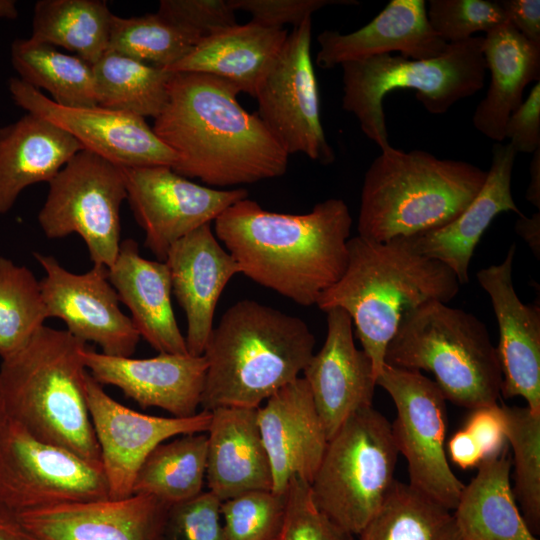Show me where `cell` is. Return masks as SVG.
<instances>
[{
  "mask_svg": "<svg viewBox=\"0 0 540 540\" xmlns=\"http://www.w3.org/2000/svg\"><path fill=\"white\" fill-rule=\"evenodd\" d=\"M232 83L201 73H172L152 129L177 156L172 169L218 189L273 179L289 155L257 112L238 102Z\"/></svg>",
  "mask_w": 540,
  "mask_h": 540,
  "instance_id": "cell-1",
  "label": "cell"
},
{
  "mask_svg": "<svg viewBox=\"0 0 540 540\" xmlns=\"http://www.w3.org/2000/svg\"><path fill=\"white\" fill-rule=\"evenodd\" d=\"M213 223L215 236L242 274L302 306L316 305L348 264L352 217L342 199L288 214L267 211L247 197Z\"/></svg>",
  "mask_w": 540,
  "mask_h": 540,
  "instance_id": "cell-2",
  "label": "cell"
},
{
  "mask_svg": "<svg viewBox=\"0 0 540 540\" xmlns=\"http://www.w3.org/2000/svg\"><path fill=\"white\" fill-rule=\"evenodd\" d=\"M347 247L344 274L316 305L349 314L377 378L403 314L430 301L448 303L461 284L448 266L418 254L402 238L376 242L357 235Z\"/></svg>",
  "mask_w": 540,
  "mask_h": 540,
  "instance_id": "cell-3",
  "label": "cell"
},
{
  "mask_svg": "<svg viewBox=\"0 0 540 540\" xmlns=\"http://www.w3.org/2000/svg\"><path fill=\"white\" fill-rule=\"evenodd\" d=\"M314 346L301 318L255 300L237 301L213 327L203 352L202 410L258 408L299 377Z\"/></svg>",
  "mask_w": 540,
  "mask_h": 540,
  "instance_id": "cell-4",
  "label": "cell"
},
{
  "mask_svg": "<svg viewBox=\"0 0 540 540\" xmlns=\"http://www.w3.org/2000/svg\"><path fill=\"white\" fill-rule=\"evenodd\" d=\"M86 345L67 330L44 325L2 360L0 390L9 419L36 439L102 467L86 396Z\"/></svg>",
  "mask_w": 540,
  "mask_h": 540,
  "instance_id": "cell-5",
  "label": "cell"
},
{
  "mask_svg": "<svg viewBox=\"0 0 540 540\" xmlns=\"http://www.w3.org/2000/svg\"><path fill=\"white\" fill-rule=\"evenodd\" d=\"M367 169L357 222L362 238L387 242L440 228L477 196L487 171L423 150L389 146Z\"/></svg>",
  "mask_w": 540,
  "mask_h": 540,
  "instance_id": "cell-6",
  "label": "cell"
},
{
  "mask_svg": "<svg viewBox=\"0 0 540 540\" xmlns=\"http://www.w3.org/2000/svg\"><path fill=\"white\" fill-rule=\"evenodd\" d=\"M385 363L430 372L446 400L473 410L497 404L502 373L486 325L474 314L430 301L404 313Z\"/></svg>",
  "mask_w": 540,
  "mask_h": 540,
  "instance_id": "cell-7",
  "label": "cell"
},
{
  "mask_svg": "<svg viewBox=\"0 0 540 540\" xmlns=\"http://www.w3.org/2000/svg\"><path fill=\"white\" fill-rule=\"evenodd\" d=\"M483 37L449 43L442 54L413 60L391 54L345 62L342 108L357 118L363 133L381 150L390 146L383 99L395 89H413L424 108L447 112L459 100L483 88L486 63Z\"/></svg>",
  "mask_w": 540,
  "mask_h": 540,
  "instance_id": "cell-8",
  "label": "cell"
},
{
  "mask_svg": "<svg viewBox=\"0 0 540 540\" xmlns=\"http://www.w3.org/2000/svg\"><path fill=\"white\" fill-rule=\"evenodd\" d=\"M391 423L368 406L329 438L310 485L317 508L351 535L378 512L394 481L398 458Z\"/></svg>",
  "mask_w": 540,
  "mask_h": 540,
  "instance_id": "cell-9",
  "label": "cell"
},
{
  "mask_svg": "<svg viewBox=\"0 0 540 540\" xmlns=\"http://www.w3.org/2000/svg\"><path fill=\"white\" fill-rule=\"evenodd\" d=\"M38 214L49 239L78 234L93 265L110 268L120 248V207L127 197L123 169L82 149L48 182Z\"/></svg>",
  "mask_w": 540,
  "mask_h": 540,
  "instance_id": "cell-10",
  "label": "cell"
},
{
  "mask_svg": "<svg viewBox=\"0 0 540 540\" xmlns=\"http://www.w3.org/2000/svg\"><path fill=\"white\" fill-rule=\"evenodd\" d=\"M393 400L392 435L407 462L409 484L453 510L464 484L450 468L445 448L446 398L420 371L384 364L376 378Z\"/></svg>",
  "mask_w": 540,
  "mask_h": 540,
  "instance_id": "cell-11",
  "label": "cell"
},
{
  "mask_svg": "<svg viewBox=\"0 0 540 540\" xmlns=\"http://www.w3.org/2000/svg\"><path fill=\"white\" fill-rule=\"evenodd\" d=\"M106 498L101 466L36 439L8 418L0 433V506L18 514Z\"/></svg>",
  "mask_w": 540,
  "mask_h": 540,
  "instance_id": "cell-12",
  "label": "cell"
},
{
  "mask_svg": "<svg viewBox=\"0 0 540 540\" xmlns=\"http://www.w3.org/2000/svg\"><path fill=\"white\" fill-rule=\"evenodd\" d=\"M311 38L312 18H308L288 34L254 97L259 118L288 155L302 153L329 165L335 153L321 123Z\"/></svg>",
  "mask_w": 540,
  "mask_h": 540,
  "instance_id": "cell-13",
  "label": "cell"
},
{
  "mask_svg": "<svg viewBox=\"0 0 540 540\" xmlns=\"http://www.w3.org/2000/svg\"><path fill=\"white\" fill-rule=\"evenodd\" d=\"M122 169L126 199L145 232L144 246L159 261H165L176 241L214 222L229 206L248 197L243 188L203 186L169 166Z\"/></svg>",
  "mask_w": 540,
  "mask_h": 540,
  "instance_id": "cell-14",
  "label": "cell"
},
{
  "mask_svg": "<svg viewBox=\"0 0 540 540\" xmlns=\"http://www.w3.org/2000/svg\"><path fill=\"white\" fill-rule=\"evenodd\" d=\"M86 396L110 499L133 494L141 465L159 444L180 435L207 432L212 416L208 410L190 417L137 412L108 395L89 372Z\"/></svg>",
  "mask_w": 540,
  "mask_h": 540,
  "instance_id": "cell-15",
  "label": "cell"
},
{
  "mask_svg": "<svg viewBox=\"0 0 540 540\" xmlns=\"http://www.w3.org/2000/svg\"><path fill=\"white\" fill-rule=\"evenodd\" d=\"M14 102L71 134L83 149L122 168L173 167L176 154L154 133L145 118L101 107H65L20 78L9 80Z\"/></svg>",
  "mask_w": 540,
  "mask_h": 540,
  "instance_id": "cell-16",
  "label": "cell"
},
{
  "mask_svg": "<svg viewBox=\"0 0 540 540\" xmlns=\"http://www.w3.org/2000/svg\"><path fill=\"white\" fill-rule=\"evenodd\" d=\"M33 256L45 272L40 286L48 318L62 320L71 335L97 344L106 355L131 357L140 335L119 307L108 268L93 265L89 271L75 274L54 256L39 252Z\"/></svg>",
  "mask_w": 540,
  "mask_h": 540,
  "instance_id": "cell-17",
  "label": "cell"
},
{
  "mask_svg": "<svg viewBox=\"0 0 540 540\" xmlns=\"http://www.w3.org/2000/svg\"><path fill=\"white\" fill-rule=\"evenodd\" d=\"M81 357L98 383L119 388L144 408L157 407L173 417L199 412L207 370L203 355L159 353L136 359L106 355L86 345Z\"/></svg>",
  "mask_w": 540,
  "mask_h": 540,
  "instance_id": "cell-18",
  "label": "cell"
},
{
  "mask_svg": "<svg viewBox=\"0 0 540 540\" xmlns=\"http://www.w3.org/2000/svg\"><path fill=\"white\" fill-rule=\"evenodd\" d=\"M170 506L145 494L16 514L34 540H163Z\"/></svg>",
  "mask_w": 540,
  "mask_h": 540,
  "instance_id": "cell-19",
  "label": "cell"
},
{
  "mask_svg": "<svg viewBox=\"0 0 540 540\" xmlns=\"http://www.w3.org/2000/svg\"><path fill=\"white\" fill-rule=\"evenodd\" d=\"M515 250L512 244L500 264L479 270L476 277L490 297L499 327L501 394L524 398L527 407L540 414V308L523 303L515 291Z\"/></svg>",
  "mask_w": 540,
  "mask_h": 540,
  "instance_id": "cell-20",
  "label": "cell"
},
{
  "mask_svg": "<svg viewBox=\"0 0 540 540\" xmlns=\"http://www.w3.org/2000/svg\"><path fill=\"white\" fill-rule=\"evenodd\" d=\"M327 314V333L320 351L303 370L328 440L353 413L372 406L376 384L369 356L355 345L353 323L341 308Z\"/></svg>",
  "mask_w": 540,
  "mask_h": 540,
  "instance_id": "cell-21",
  "label": "cell"
},
{
  "mask_svg": "<svg viewBox=\"0 0 540 540\" xmlns=\"http://www.w3.org/2000/svg\"><path fill=\"white\" fill-rule=\"evenodd\" d=\"M257 422L272 470V491L284 494L299 477L311 483L328 436L303 377L271 395L257 408Z\"/></svg>",
  "mask_w": 540,
  "mask_h": 540,
  "instance_id": "cell-22",
  "label": "cell"
},
{
  "mask_svg": "<svg viewBox=\"0 0 540 540\" xmlns=\"http://www.w3.org/2000/svg\"><path fill=\"white\" fill-rule=\"evenodd\" d=\"M168 266L172 293L186 315L185 342L192 356H202L214 327L219 297L227 283L241 269L224 249L211 223L176 241L169 249Z\"/></svg>",
  "mask_w": 540,
  "mask_h": 540,
  "instance_id": "cell-23",
  "label": "cell"
},
{
  "mask_svg": "<svg viewBox=\"0 0 540 540\" xmlns=\"http://www.w3.org/2000/svg\"><path fill=\"white\" fill-rule=\"evenodd\" d=\"M317 41L316 63L322 69L391 52L425 60L439 56L448 45L432 29L424 0H391L360 29L348 34L324 30Z\"/></svg>",
  "mask_w": 540,
  "mask_h": 540,
  "instance_id": "cell-24",
  "label": "cell"
},
{
  "mask_svg": "<svg viewBox=\"0 0 540 540\" xmlns=\"http://www.w3.org/2000/svg\"><path fill=\"white\" fill-rule=\"evenodd\" d=\"M485 183L473 201L451 222L404 239L422 256L448 266L460 284L469 280L468 269L474 250L493 219L502 212L523 213L511 191L516 152L509 143H496Z\"/></svg>",
  "mask_w": 540,
  "mask_h": 540,
  "instance_id": "cell-25",
  "label": "cell"
},
{
  "mask_svg": "<svg viewBox=\"0 0 540 540\" xmlns=\"http://www.w3.org/2000/svg\"><path fill=\"white\" fill-rule=\"evenodd\" d=\"M211 415L206 432L208 491L222 502L249 491L272 490L257 408L218 407Z\"/></svg>",
  "mask_w": 540,
  "mask_h": 540,
  "instance_id": "cell-26",
  "label": "cell"
},
{
  "mask_svg": "<svg viewBox=\"0 0 540 540\" xmlns=\"http://www.w3.org/2000/svg\"><path fill=\"white\" fill-rule=\"evenodd\" d=\"M108 278L119 300L131 313L140 337L159 353L189 354L171 302L170 273L165 261L140 255L138 243L130 238L120 243Z\"/></svg>",
  "mask_w": 540,
  "mask_h": 540,
  "instance_id": "cell-27",
  "label": "cell"
},
{
  "mask_svg": "<svg viewBox=\"0 0 540 540\" xmlns=\"http://www.w3.org/2000/svg\"><path fill=\"white\" fill-rule=\"evenodd\" d=\"M289 32L250 21L203 37L171 67V73H201L224 79L240 92L255 96L279 56Z\"/></svg>",
  "mask_w": 540,
  "mask_h": 540,
  "instance_id": "cell-28",
  "label": "cell"
},
{
  "mask_svg": "<svg viewBox=\"0 0 540 540\" xmlns=\"http://www.w3.org/2000/svg\"><path fill=\"white\" fill-rule=\"evenodd\" d=\"M82 149L71 134L30 112L0 128V214L26 187L49 182Z\"/></svg>",
  "mask_w": 540,
  "mask_h": 540,
  "instance_id": "cell-29",
  "label": "cell"
},
{
  "mask_svg": "<svg viewBox=\"0 0 540 540\" xmlns=\"http://www.w3.org/2000/svg\"><path fill=\"white\" fill-rule=\"evenodd\" d=\"M482 51L491 81L472 122L481 134L502 143L506 122L523 102L525 87L540 80V45L507 22L485 33Z\"/></svg>",
  "mask_w": 540,
  "mask_h": 540,
  "instance_id": "cell-30",
  "label": "cell"
},
{
  "mask_svg": "<svg viewBox=\"0 0 540 540\" xmlns=\"http://www.w3.org/2000/svg\"><path fill=\"white\" fill-rule=\"evenodd\" d=\"M508 447L483 460L460 493L453 515L462 540H538L516 503Z\"/></svg>",
  "mask_w": 540,
  "mask_h": 540,
  "instance_id": "cell-31",
  "label": "cell"
},
{
  "mask_svg": "<svg viewBox=\"0 0 540 540\" xmlns=\"http://www.w3.org/2000/svg\"><path fill=\"white\" fill-rule=\"evenodd\" d=\"M113 16L103 0H40L31 38L63 47L93 65L108 50Z\"/></svg>",
  "mask_w": 540,
  "mask_h": 540,
  "instance_id": "cell-32",
  "label": "cell"
},
{
  "mask_svg": "<svg viewBox=\"0 0 540 540\" xmlns=\"http://www.w3.org/2000/svg\"><path fill=\"white\" fill-rule=\"evenodd\" d=\"M207 434L174 437L159 444L141 465L133 494L153 496L169 506L189 500L206 483Z\"/></svg>",
  "mask_w": 540,
  "mask_h": 540,
  "instance_id": "cell-33",
  "label": "cell"
},
{
  "mask_svg": "<svg viewBox=\"0 0 540 540\" xmlns=\"http://www.w3.org/2000/svg\"><path fill=\"white\" fill-rule=\"evenodd\" d=\"M11 61L22 81L47 90L55 103L65 107L97 105L93 67L80 57L30 37L12 43Z\"/></svg>",
  "mask_w": 540,
  "mask_h": 540,
  "instance_id": "cell-34",
  "label": "cell"
},
{
  "mask_svg": "<svg viewBox=\"0 0 540 540\" xmlns=\"http://www.w3.org/2000/svg\"><path fill=\"white\" fill-rule=\"evenodd\" d=\"M358 537V540H462L450 509L398 480Z\"/></svg>",
  "mask_w": 540,
  "mask_h": 540,
  "instance_id": "cell-35",
  "label": "cell"
},
{
  "mask_svg": "<svg viewBox=\"0 0 540 540\" xmlns=\"http://www.w3.org/2000/svg\"><path fill=\"white\" fill-rule=\"evenodd\" d=\"M92 67L97 105L142 118L163 109L171 72L111 51Z\"/></svg>",
  "mask_w": 540,
  "mask_h": 540,
  "instance_id": "cell-36",
  "label": "cell"
},
{
  "mask_svg": "<svg viewBox=\"0 0 540 540\" xmlns=\"http://www.w3.org/2000/svg\"><path fill=\"white\" fill-rule=\"evenodd\" d=\"M201 39L157 12L129 18L114 15L107 51L168 71Z\"/></svg>",
  "mask_w": 540,
  "mask_h": 540,
  "instance_id": "cell-37",
  "label": "cell"
},
{
  "mask_svg": "<svg viewBox=\"0 0 540 540\" xmlns=\"http://www.w3.org/2000/svg\"><path fill=\"white\" fill-rule=\"evenodd\" d=\"M48 319L40 281L32 271L0 256V357L23 348Z\"/></svg>",
  "mask_w": 540,
  "mask_h": 540,
  "instance_id": "cell-38",
  "label": "cell"
},
{
  "mask_svg": "<svg viewBox=\"0 0 540 540\" xmlns=\"http://www.w3.org/2000/svg\"><path fill=\"white\" fill-rule=\"evenodd\" d=\"M508 445L513 452L515 499L529 530H540V414L527 406L501 405Z\"/></svg>",
  "mask_w": 540,
  "mask_h": 540,
  "instance_id": "cell-39",
  "label": "cell"
},
{
  "mask_svg": "<svg viewBox=\"0 0 540 540\" xmlns=\"http://www.w3.org/2000/svg\"><path fill=\"white\" fill-rule=\"evenodd\" d=\"M286 511V493L249 491L220 505L226 540H274Z\"/></svg>",
  "mask_w": 540,
  "mask_h": 540,
  "instance_id": "cell-40",
  "label": "cell"
},
{
  "mask_svg": "<svg viewBox=\"0 0 540 540\" xmlns=\"http://www.w3.org/2000/svg\"><path fill=\"white\" fill-rule=\"evenodd\" d=\"M428 21L447 44L465 41L476 32H489L508 21L498 1L430 0Z\"/></svg>",
  "mask_w": 540,
  "mask_h": 540,
  "instance_id": "cell-41",
  "label": "cell"
},
{
  "mask_svg": "<svg viewBox=\"0 0 540 540\" xmlns=\"http://www.w3.org/2000/svg\"><path fill=\"white\" fill-rule=\"evenodd\" d=\"M285 493L284 521L274 540H353L317 508L309 483L294 477Z\"/></svg>",
  "mask_w": 540,
  "mask_h": 540,
  "instance_id": "cell-42",
  "label": "cell"
},
{
  "mask_svg": "<svg viewBox=\"0 0 540 540\" xmlns=\"http://www.w3.org/2000/svg\"><path fill=\"white\" fill-rule=\"evenodd\" d=\"M221 501L210 491L171 505L163 540H226Z\"/></svg>",
  "mask_w": 540,
  "mask_h": 540,
  "instance_id": "cell-43",
  "label": "cell"
},
{
  "mask_svg": "<svg viewBox=\"0 0 540 540\" xmlns=\"http://www.w3.org/2000/svg\"><path fill=\"white\" fill-rule=\"evenodd\" d=\"M228 0H161L157 13L200 37L237 24Z\"/></svg>",
  "mask_w": 540,
  "mask_h": 540,
  "instance_id": "cell-44",
  "label": "cell"
},
{
  "mask_svg": "<svg viewBox=\"0 0 540 540\" xmlns=\"http://www.w3.org/2000/svg\"><path fill=\"white\" fill-rule=\"evenodd\" d=\"M235 10L245 11L251 20L259 24L283 28L285 24L294 27L302 24L319 9L334 4L358 5L353 0H228Z\"/></svg>",
  "mask_w": 540,
  "mask_h": 540,
  "instance_id": "cell-45",
  "label": "cell"
},
{
  "mask_svg": "<svg viewBox=\"0 0 540 540\" xmlns=\"http://www.w3.org/2000/svg\"><path fill=\"white\" fill-rule=\"evenodd\" d=\"M504 136L516 153H533L540 148V82L510 114Z\"/></svg>",
  "mask_w": 540,
  "mask_h": 540,
  "instance_id": "cell-46",
  "label": "cell"
},
{
  "mask_svg": "<svg viewBox=\"0 0 540 540\" xmlns=\"http://www.w3.org/2000/svg\"><path fill=\"white\" fill-rule=\"evenodd\" d=\"M463 428L478 444L485 459L499 455L508 447L506 423L498 403L471 410Z\"/></svg>",
  "mask_w": 540,
  "mask_h": 540,
  "instance_id": "cell-47",
  "label": "cell"
},
{
  "mask_svg": "<svg viewBox=\"0 0 540 540\" xmlns=\"http://www.w3.org/2000/svg\"><path fill=\"white\" fill-rule=\"evenodd\" d=\"M508 21L529 41L540 45V1L499 0Z\"/></svg>",
  "mask_w": 540,
  "mask_h": 540,
  "instance_id": "cell-48",
  "label": "cell"
},
{
  "mask_svg": "<svg viewBox=\"0 0 540 540\" xmlns=\"http://www.w3.org/2000/svg\"><path fill=\"white\" fill-rule=\"evenodd\" d=\"M446 453L450 460L461 469L478 467L485 460L480 447L464 428L451 436L447 442Z\"/></svg>",
  "mask_w": 540,
  "mask_h": 540,
  "instance_id": "cell-49",
  "label": "cell"
},
{
  "mask_svg": "<svg viewBox=\"0 0 540 540\" xmlns=\"http://www.w3.org/2000/svg\"><path fill=\"white\" fill-rule=\"evenodd\" d=\"M516 233L527 243L535 257L540 256V212L531 217L524 214L519 216L515 223Z\"/></svg>",
  "mask_w": 540,
  "mask_h": 540,
  "instance_id": "cell-50",
  "label": "cell"
},
{
  "mask_svg": "<svg viewBox=\"0 0 540 540\" xmlns=\"http://www.w3.org/2000/svg\"><path fill=\"white\" fill-rule=\"evenodd\" d=\"M0 540H34L20 524L15 513L0 506Z\"/></svg>",
  "mask_w": 540,
  "mask_h": 540,
  "instance_id": "cell-51",
  "label": "cell"
},
{
  "mask_svg": "<svg viewBox=\"0 0 540 540\" xmlns=\"http://www.w3.org/2000/svg\"><path fill=\"white\" fill-rule=\"evenodd\" d=\"M530 181L526 191V199L540 209V148L533 152L529 166Z\"/></svg>",
  "mask_w": 540,
  "mask_h": 540,
  "instance_id": "cell-52",
  "label": "cell"
},
{
  "mask_svg": "<svg viewBox=\"0 0 540 540\" xmlns=\"http://www.w3.org/2000/svg\"><path fill=\"white\" fill-rule=\"evenodd\" d=\"M18 16L16 2L13 0H0V18L15 19Z\"/></svg>",
  "mask_w": 540,
  "mask_h": 540,
  "instance_id": "cell-53",
  "label": "cell"
},
{
  "mask_svg": "<svg viewBox=\"0 0 540 540\" xmlns=\"http://www.w3.org/2000/svg\"><path fill=\"white\" fill-rule=\"evenodd\" d=\"M7 420H8V416L5 410V406H4V402H3V398H2L1 390H0V433L4 425L6 424Z\"/></svg>",
  "mask_w": 540,
  "mask_h": 540,
  "instance_id": "cell-54",
  "label": "cell"
}]
</instances>
